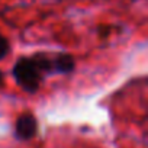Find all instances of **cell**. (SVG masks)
<instances>
[{"label": "cell", "instance_id": "3957f363", "mask_svg": "<svg viewBox=\"0 0 148 148\" xmlns=\"http://www.w3.org/2000/svg\"><path fill=\"white\" fill-rule=\"evenodd\" d=\"M52 67H54V73L70 74L76 68V61L70 54H57L52 58Z\"/></svg>", "mask_w": 148, "mask_h": 148}, {"label": "cell", "instance_id": "277c9868", "mask_svg": "<svg viewBox=\"0 0 148 148\" xmlns=\"http://www.w3.org/2000/svg\"><path fill=\"white\" fill-rule=\"evenodd\" d=\"M31 60L34 61V64L36 65V68L44 74H51L54 73V67H52V58H49L47 54H42V52H38V54H34L31 57Z\"/></svg>", "mask_w": 148, "mask_h": 148}, {"label": "cell", "instance_id": "6da1fadb", "mask_svg": "<svg viewBox=\"0 0 148 148\" xmlns=\"http://www.w3.org/2000/svg\"><path fill=\"white\" fill-rule=\"evenodd\" d=\"M12 74H13L18 86L31 95L38 92L41 82H42V77H44V74L36 68V65L34 64L31 57L29 58L28 57L19 58L16 61V64L13 65Z\"/></svg>", "mask_w": 148, "mask_h": 148}, {"label": "cell", "instance_id": "52a82bcc", "mask_svg": "<svg viewBox=\"0 0 148 148\" xmlns=\"http://www.w3.org/2000/svg\"><path fill=\"white\" fill-rule=\"evenodd\" d=\"M3 83H5V79H3V73L0 71V89H2V86H3Z\"/></svg>", "mask_w": 148, "mask_h": 148}, {"label": "cell", "instance_id": "7a4b0ae2", "mask_svg": "<svg viewBox=\"0 0 148 148\" xmlns=\"http://www.w3.org/2000/svg\"><path fill=\"white\" fill-rule=\"evenodd\" d=\"M38 132V121L32 113H22L15 123V136L19 141H29Z\"/></svg>", "mask_w": 148, "mask_h": 148}, {"label": "cell", "instance_id": "5b68a950", "mask_svg": "<svg viewBox=\"0 0 148 148\" xmlns=\"http://www.w3.org/2000/svg\"><path fill=\"white\" fill-rule=\"evenodd\" d=\"M10 47H9V41L3 36V35H0V60H3L8 52H9Z\"/></svg>", "mask_w": 148, "mask_h": 148}, {"label": "cell", "instance_id": "8992f818", "mask_svg": "<svg viewBox=\"0 0 148 148\" xmlns=\"http://www.w3.org/2000/svg\"><path fill=\"white\" fill-rule=\"evenodd\" d=\"M110 29H112L110 26H100V28H99V35L103 36V38H106V36L110 34Z\"/></svg>", "mask_w": 148, "mask_h": 148}]
</instances>
